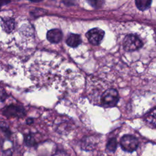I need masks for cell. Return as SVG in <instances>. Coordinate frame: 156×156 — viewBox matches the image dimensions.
I'll return each instance as SVG.
<instances>
[{
	"instance_id": "cell-1",
	"label": "cell",
	"mask_w": 156,
	"mask_h": 156,
	"mask_svg": "<svg viewBox=\"0 0 156 156\" xmlns=\"http://www.w3.org/2000/svg\"><path fill=\"white\" fill-rule=\"evenodd\" d=\"M122 48L127 52H134L140 49L143 42L140 37L135 34H129L124 37L122 42Z\"/></svg>"
},
{
	"instance_id": "cell-2",
	"label": "cell",
	"mask_w": 156,
	"mask_h": 156,
	"mask_svg": "<svg viewBox=\"0 0 156 156\" xmlns=\"http://www.w3.org/2000/svg\"><path fill=\"white\" fill-rule=\"evenodd\" d=\"M119 98V94L116 89L108 88L102 93L101 102L104 107H112L117 104Z\"/></svg>"
},
{
	"instance_id": "cell-3",
	"label": "cell",
	"mask_w": 156,
	"mask_h": 156,
	"mask_svg": "<svg viewBox=\"0 0 156 156\" xmlns=\"http://www.w3.org/2000/svg\"><path fill=\"white\" fill-rule=\"evenodd\" d=\"M120 145L122 150L128 152H132L137 149L138 141L133 135H124L121 138Z\"/></svg>"
},
{
	"instance_id": "cell-4",
	"label": "cell",
	"mask_w": 156,
	"mask_h": 156,
	"mask_svg": "<svg viewBox=\"0 0 156 156\" xmlns=\"http://www.w3.org/2000/svg\"><path fill=\"white\" fill-rule=\"evenodd\" d=\"M2 115L7 118H23L26 115V111L24 108L21 106L10 104L3 109Z\"/></svg>"
},
{
	"instance_id": "cell-5",
	"label": "cell",
	"mask_w": 156,
	"mask_h": 156,
	"mask_svg": "<svg viewBox=\"0 0 156 156\" xmlns=\"http://www.w3.org/2000/svg\"><path fill=\"white\" fill-rule=\"evenodd\" d=\"M104 34V30L100 28L96 27L88 30L86 33V37L91 44L97 46L101 43Z\"/></svg>"
},
{
	"instance_id": "cell-6",
	"label": "cell",
	"mask_w": 156,
	"mask_h": 156,
	"mask_svg": "<svg viewBox=\"0 0 156 156\" xmlns=\"http://www.w3.org/2000/svg\"><path fill=\"white\" fill-rule=\"evenodd\" d=\"M1 26L5 32L9 34L12 32L15 27V21L12 18H3L1 21Z\"/></svg>"
},
{
	"instance_id": "cell-7",
	"label": "cell",
	"mask_w": 156,
	"mask_h": 156,
	"mask_svg": "<svg viewBox=\"0 0 156 156\" xmlns=\"http://www.w3.org/2000/svg\"><path fill=\"white\" fill-rule=\"evenodd\" d=\"M63 37L62 31L58 29H53L47 32L46 37L49 41L52 43H57L60 42Z\"/></svg>"
},
{
	"instance_id": "cell-8",
	"label": "cell",
	"mask_w": 156,
	"mask_h": 156,
	"mask_svg": "<svg viewBox=\"0 0 156 156\" xmlns=\"http://www.w3.org/2000/svg\"><path fill=\"white\" fill-rule=\"evenodd\" d=\"M96 143V140L93 137H85L82 141L81 147L85 151H91L94 149Z\"/></svg>"
},
{
	"instance_id": "cell-9",
	"label": "cell",
	"mask_w": 156,
	"mask_h": 156,
	"mask_svg": "<svg viewBox=\"0 0 156 156\" xmlns=\"http://www.w3.org/2000/svg\"><path fill=\"white\" fill-rule=\"evenodd\" d=\"M82 43V39L79 35L71 34L66 39V43L69 46L77 47Z\"/></svg>"
},
{
	"instance_id": "cell-10",
	"label": "cell",
	"mask_w": 156,
	"mask_h": 156,
	"mask_svg": "<svg viewBox=\"0 0 156 156\" xmlns=\"http://www.w3.org/2000/svg\"><path fill=\"white\" fill-rule=\"evenodd\" d=\"M151 2L152 0H135V4L139 10L143 11L150 7Z\"/></svg>"
},
{
	"instance_id": "cell-11",
	"label": "cell",
	"mask_w": 156,
	"mask_h": 156,
	"mask_svg": "<svg viewBox=\"0 0 156 156\" xmlns=\"http://www.w3.org/2000/svg\"><path fill=\"white\" fill-rule=\"evenodd\" d=\"M146 122H147V124L151 126V127L154 128L155 126V108L153 109V112H151V113L147 115L146 116Z\"/></svg>"
},
{
	"instance_id": "cell-12",
	"label": "cell",
	"mask_w": 156,
	"mask_h": 156,
	"mask_svg": "<svg viewBox=\"0 0 156 156\" xmlns=\"http://www.w3.org/2000/svg\"><path fill=\"white\" fill-rule=\"evenodd\" d=\"M24 141L26 146L29 147L34 146L36 144V141L34 135L32 133H28L24 135Z\"/></svg>"
},
{
	"instance_id": "cell-13",
	"label": "cell",
	"mask_w": 156,
	"mask_h": 156,
	"mask_svg": "<svg viewBox=\"0 0 156 156\" xmlns=\"http://www.w3.org/2000/svg\"><path fill=\"white\" fill-rule=\"evenodd\" d=\"M117 147V141L115 138H110L106 145V149L111 152H114Z\"/></svg>"
},
{
	"instance_id": "cell-14",
	"label": "cell",
	"mask_w": 156,
	"mask_h": 156,
	"mask_svg": "<svg viewBox=\"0 0 156 156\" xmlns=\"http://www.w3.org/2000/svg\"><path fill=\"white\" fill-rule=\"evenodd\" d=\"M89 4L94 8H99L102 6L103 0H88Z\"/></svg>"
},
{
	"instance_id": "cell-15",
	"label": "cell",
	"mask_w": 156,
	"mask_h": 156,
	"mask_svg": "<svg viewBox=\"0 0 156 156\" xmlns=\"http://www.w3.org/2000/svg\"><path fill=\"white\" fill-rule=\"evenodd\" d=\"M0 129H1L2 132H3L5 133V135H6L7 137H10L11 136L12 132L8 126L2 124V125L0 126Z\"/></svg>"
},
{
	"instance_id": "cell-16",
	"label": "cell",
	"mask_w": 156,
	"mask_h": 156,
	"mask_svg": "<svg viewBox=\"0 0 156 156\" xmlns=\"http://www.w3.org/2000/svg\"><path fill=\"white\" fill-rule=\"evenodd\" d=\"M7 98V94L3 87H0V101H4Z\"/></svg>"
},
{
	"instance_id": "cell-17",
	"label": "cell",
	"mask_w": 156,
	"mask_h": 156,
	"mask_svg": "<svg viewBox=\"0 0 156 156\" xmlns=\"http://www.w3.org/2000/svg\"><path fill=\"white\" fill-rule=\"evenodd\" d=\"M52 156H68L66 153L63 151H56Z\"/></svg>"
},
{
	"instance_id": "cell-18",
	"label": "cell",
	"mask_w": 156,
	"mask_h": 156,
	"mask_svg": "<svg viewBox=\"0 0 156 156\" xmlns=\"http://www.w3.org/2000/svg\"><path fill=\"white\" fill-rule=\"evenodd\" d=\"M11 0H0V6L9 3Z\"/></svg>"
},
{
	"instance_id": "cell-19",
	"label": "cell",
	"mask_w": 156,
	"mask_h": 156,
	"mask_svg": "<svg viewBox=\"0 0 156 156\" xmlns=\"http://www.w3.org/2000/svg\"><path fill=\"white\" fill-rule=\"evenodd\" d=\"M33 122H34V121H33V119H32V118H28V119L26 120V123H27V124H32Z\"/></svg>"
},
{
	"instance_id": "cell-20",
	"label": "cell",
	"mask_w": 156,
	"mask_h": 156,
	"mask_svg": "<svg viewBox=\"0 0 156 156\" xmlns=\"http://www.w3.org/2000/svg\"><path fill=\"white\" fill-rule=\"evenodd\" d=\"M30 1H32V2H40L41 0H30Z\"/></svg>"
},
{
	"instance_id": "cell-21",
	"label": "cell",
	"mask_w": 156,
	"mask_h": 156,
	"mask_svg": "<svg viewBox=\"0 0 156 156\" xmlns=\"http://www.w3.org/2000/svg\"><path fill=\"white\" fill-rule=\"evenodd\" d=\"M0 9H1V6H0Z\"/></svg>"
}]
</instances>
